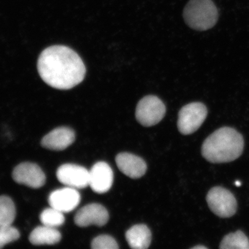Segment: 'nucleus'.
Returning a JSON list of instances; mask_svg holds the SVG:
<instances>
[{"label":"nucleus","instance_id":"nucleus-20","mask_svg":"<svg viewBox=\"0 0 249 249\" xmlns=\"http://www.w3.org/2000/svg\"><path fill=\"white\" fill-rule=\"evenodd\" d=\"M91 248L93 249H117L119 245L111 236L101 235L93 239L91 242Z\"/></svg>","mask_w":249,"mask_h":249},{"label":"nucleus","instance_id":"nucleus-6","mask_svg":"<svg viewBox=\"0 0 249 249\" xmlns=\"http://www.w3.org/2000/svg\"><path fill=\"white\" fill-rule=\"evenodd\" d=\"M165 106L163 101L155 96H147L139 101L136 109V118L139 124L145 127L155 125L163 119Z\"/></svg>","mask_w":249,"mask_h":249},{"label":"nucleus","instance_id":"nucleus-14","mask_svg":"<svg viewBox=\"0 0 249 249\" xmlns=\"http://www.w3.org/2000/svg\"><path fill=\"white\" fill-rule=\"evenodd\" d=\"M125 237L131 248L146 249L151 243L152 234L146 225L137 224L126 232Z\"/></svg>","mask_w":249,"mask_h":249},{"label":"nucleus","instance_id":"nucleus-8","mask_svg":"<svg viewBox=\"0 0 249 249\" xmlns=\"http://www.w3.org/2000/svg\"><path fill=\"white\" fill-rule=\"evenodd\" d=\"M16 182L33 188H39L45 185V173L37 164L33 163H20L13 172Z\"/></svg>","mask_w":249,"mask_h":249},{"label":"nucleus","instance_id":"nucleus-19","mask_svg":"<svg viewBox=\"0 0 249 249\" xmlns=\"http://www.w3.org/2000/svg\"><path fill=\"white\" fill-rule=\"evenodd\" d=\"M19 232L12 226L0 227V249L19 239Z\"/></svg>","mask_w":249,"mask_h":249},{"label":"nucleus","instance_id":"nucleus-15","mask_svg":"<svg viewBox=\"0 0 249 249\" xmlns=\"http://www.w3.org/2000/svg\"><path fill=\"white\" fill-rule=\"evenodd\" d=\"M61 237V234L56 228L42 225L31 232L29 240L34 245H53L58 243Z\"/></svg>","mask_w":249,"mask_h":249},{"label":"nucleus","instance_id":"nucleus-2","mask_svg":"<svg viewBox=\"0 0 249 249\" xmlns=\"http://www.w3.org/2000/svg\"><path fill=\"white\" fill-rule=\"evenodd\" d=\"M244 146L242 134L231 127H224L214 131L204 141L201 154L211 163H229L242 155Z\"/></svg>","mask_w":249,"mask_h":249},{"label":"nucleus","instance_id":"nucleus-21","mask_svg":"<svg viewBox=\"0 0 249 249\" xmlns=\"http://www.w3.org/2000/svg\"><path fill=\"white\" fill-rule=\"evenodd\" d=\"M192 249H208V248H207V247H205V246H196V247H192Z\"/></svg>","mask_w":249,"mask_h":249},{"label":"nucleus","instance_id":"nucleus-3","mask_svg":"<svg viewBox=\"0 0 249 249\" xmlns=\"http://www.w3.org/2000/svg\"><path fill=\"white\" fill-rule=\"evenodd\" d=\"M183 18L192 29L206 31L217 23V9L212 0H191L185 7Z\"/></svg>","mask_w":249,"mask_h":249},{"label":"nucleus","instance_id":"nucleus-10","mask_svg":"<svg viewBox=\"0 0 249 249\" xmlns=\"http://www.w3.org/2000/svg\"><path fill=\"white\" fill-rule=\"evenodd\" d=\"M114 174L106 162L100 161L93 165L89 171V186L95 193L103 194L112 186Z\"/></svg>","mask_w":249,"mask_h":249},{"label":"nucleus","instance_id":"nucleus-4","mask_svg":"<svg viewBox=\"0 0 249 249\" xmlns=\"http://www.w3.org/2000/svg\"><path fill=\"white\" fill-rule=\"evenodd\" d=\"M207 114L204 103L195 102L183 106L178 112V127L180 133L189 135L196 132L206 120Z\"/></svg>","mask_w":249,"mask_h":249},{"label":"nucleus","instance_id":"nucleus-16","mask_svg":"<svg viewBox=\"0 0 249 249\" xmlns=\"http://www.w3.org/2000/svg\"><path fill=\"white\" fill-rule=\"evenodd\" d=\"M221 249H249V240L241 231L228 234L219 245Z\"/></svg>","mask_w":249,"mask_h":249},{"label":"nucleus","instance_id":"nucleus-22","mask_svg":"<svg viewBox=\"0 0 249 249\" xmlns=\"http://www.w3.org/2000/svg\"><path fill=\"white\" fill-rule=\"evenodd\" d=\"M235 185L237 186H240L241 185V183H240V181H236Z\"/></svg>","mask_w":249,"mask_h":249},{"label":"nucleus","instance_id":"nucleus-18","mask_svg":"<svg viewBox=\"0 0 249 249\" xmlns=\"http://www.w3.org/2000/svg\"><path fill=\"white\" fill-rule=\"evenodd\" d=\"M40 219L43 225L53 228L60 227L65 221L64 213L54 209L52 206L42 211Z\"/></svg>","mask_w":249,"mask_h":249},{"label":"nucleus","instance_id":"nucleus-11","mask_svg":"<svg viewBox=\"0 0 249 249\" xmlns=\"http://www.w3.org/2000/svg\"><path fill=\"white\" fill-rule=\"evenodd\" d=\"M80 199V193L76 188L67 186L52 192L49 196V203L54 209L67 213L76 209Z\"/></svg>","mask_w":249,"mask_h":249},{"label":"nucleus","instance_id":"nucleus-1","mask_svg":"<svg viewBox=\"0 0 249 249\" xmlns=\"http://www.w3.org/2000/svg\"><path fill=\"white\" fill-rule=\"evenodd\" d=\"M37 70L43 81L57 89H72L84 80L86 68L76 52L65 46L45 49L39 56Z\"/></svg>","mask_w":249,"mask_h":249},{"label":"nucleus","instance_id":"nucleus-5","mask_svg":"<svg viewBox=\"0 0 249 249\" xmlns=\"http://www.w3.org/2000/svg\"><path fill=\"white\" fill-rule=\"evenodd\" d=\"M206 201L211 211L219 217H232L237 211V203L235 196L223 187L211 188L206 196Z\"/></svg>","mask_w":249,"mask_h":249},{"label":"nucleus","instance_id":"nucleus-7","mask_svg":"<svg viewBox=\"0 0 249 249\" xmlns=\"http://www.w3.org/2000/svg\"><path fill=\"white\" fill-rule=\"evenodd\" d=\"M56 176L60 183L73 188L89 186V171L80 165L66 163L59 167Z\"/></svg>","mask_w":249,"mask_h":249},{"label":"nucleus","instance_id":"nucleus-9","mask_svg":"<svg viewBox=\"0 0 249 249\" xmlns=\"http://www.w3.org/2000/svg\"><path fill=\"white\" fill-rule=\"evenodd\" d=\"M109 220V213L102 205L91 204L86 205L77 212L74 221L77 226L86 227L96 225L103 227Z\"/></svg>","mask_w":249,"mask_h":249},{"label":"nucleus","instance_id":"nucleus-17","mask_svg":"<svg viewBox=\"0 0 249 249\" xmlns=\"http://www.w3.org/2000/svg\"><path fill=\"white\" fill-rule=\"evenodd\" d=\"M16 215V206L9 196H0V227L11 226Z\"/></svg>","mask_w":249,"mask_h":249},{"label":"nucleus","instance_id":"nucleus-12","mask_svg":"<svg viewBox=\"0 0 249 249\" xmlns=\"http://www.w3.org/2000/svg\"><path fill=\"white\" fill-rule=\"evenodd\" d=\"M116 162L119 169L129 178H141L146 173L147 164L145 160L132 154H119L116 157Z\"/></svg>","mask_w":249,"mask_h":249},{"label":"nucleus","instance_id":"nucleus-13","mask_svg":"<svg viewBox=\"0 0 249 249\" xmlns=\"http://www.w3.org/2000/svg\"><path fill=\"white\" fill-rule=\"evenodd\" d=\"M74 132L68 127H58L49 132L42 139V147L52 150H63L74 142Z\"/></svg>","mask_w":249,"mask_h":249}]
</instances>
